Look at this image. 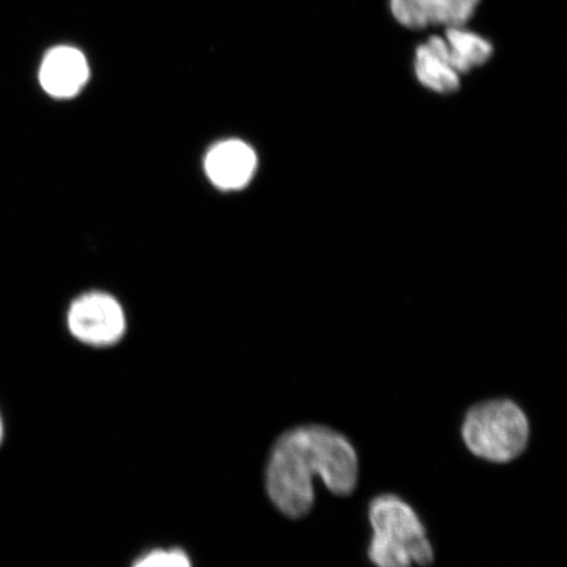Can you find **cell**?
Listing matches in <instances>:
<instances>
[{"instance_id": "cell-1", "label": "cell", "mask_w": 567, "mask_h": 567, "mask_svg": "<svg viewBox=\"0 0 567 567\" xmlns=\"http://www.w3.org/2000/svg\"><path fill=\"white\" fill-rule=\"evenodd\" d=\"M336 495H350L358 482L353 446L323 425H301L282 434L269 455L266 487L279 512L292 519L315 505L313 477Z\"/></svg>"}, {"instance_id": "cell-7", "label": "cell", "mask_w": 567, "mask_h": 567, "mask_svg": "<svg viewBox=\"0 0 567 567\" xmlns=\"http://www.w3.org/2000/svg\"><path fill=\"white\" fill-rule=\"evenodd\" d=\"M414 71L422 86L436 94H453L461 86L460 74L452 66L449 47L441 35H431L416 48Z\"/></svg>"}, {"instance_id": "cell-11", "label": "cell", "mask_w": 567, "mask_h": 567, "mask_svg": "<svg viewBox=\"0 0 567 567\" xmlns=\"http://www.w3.org/2000/svg\"><path fill=\"white\" fill-rule=\"evenodd\" d=\"M132 567H193V563L182 549H157L146 553Z\"/></svg>"}, {"instance_id": "cell-2", "label": "cell", "mask_w": 567, "mask_h": 567, "mask_svg": "<svg viewBox=\"0 0 567 567\" xmlns=\"http://www.w3.org/2000/svg\"><path fill=\"white\" fill-rule=\"evenodd\" d=\"M370 519L374 530L371 563L375 567L430 566L434 551L420 519L408 503L394 495L372 501Z\"/></svg>"}, {"instance_id": "cell-9", "label": "cell", "mask_w": 567, "mask_h": 567, "mask_svg": "<svg viewBox=\"0 0 567 567\" xmlns=\"http://www.w3.org/2000/svg\"><path fill=\"white\" fill-rule=\"evenodd\" d=\"M390 11L410 30H423L434 24V0H390Z\"/></svg>"}, {"instance_id": "cell-10", "label": "cell", "mask_w": 567, "mask_h": 567, "mask_svg": "<svg viewBox=\"0 0 567 567\" xmlns=\"http://www.w3.org/2000/svg\"><path fill=\"white\" fill-rule=\"evenodd\" d=\"M481 0H434V24L464 27L472 19Z\"/></svg>"}, {"instance_id": "cell-8", "label": "cell", "mask_w": 567, "mask_h": 567, "mask_svg": "<svg viewBox=\"0 0 567 567\" xmlns=\"http://www.w3.org/2000/svg\"><path fill=\"white\" fill-rule=\"evenodd\" d=\"M444 40L449 47L452 66L460 75L484 66L494 52L491 41L465 30L464 27L446 28Z\"/></svg>"}, {"instance_id": "cell-4", "label": "cell", "mask_w": 567, "mask_h": 567, "mask_svg": "<svg viewBox=\"0 0 567 567\" xmlns=\"http://www.w3.org/2000/svg\"><path fill=\"white\" fill-rule=\"evenodd\" d=\"M68 324L74 338L94 347L117 343L126 329L123 308L112 296L101 292L76 299L70 307Z\"/></svg>"}, {"instance_id": "cell-3", "label": "cell", "mask_w": 567, "mask_h": 567, "mask_svg": "<svg viewBox=\"0 0 567 567\" xmlns=\"http://www.w3.org/2000/svg\"><path fill=\"white\" fill-rule=\"evenodd\" d=\"M463 436L474 455L493 463H508L526 450L529 424L513 401H488L466 414Z\"/></svg>"}, {"instance_id": "cell-5", "label": "cell", "mask_w": 567, "mask_h": 567, "mask_svg": "<svg viewBox=\"0 0 567 567\" xmlns=\"http://www.w3.org/2000/svg\"><path fill=\"white\" fill-rule=\"evenodd\" d=\"M90 68L86 56L74 47L52 48L42 59L39 80L48 95L74 97L86 86Z\"/></svg>"}, {"instance_id": "cell-12", "label": "cell", "mask_w": 567, "mask_h": 567, "mask_svg": "<svg viewBox=\"0 0 567 567\" xmlns=\"http://www.w3.org/2000/svg\"><path fill=\"white\" fill-rule=\"evenodd\" d=\"M2 439H3V422H2V416H0V443H2Z\"/></svg>"}, {"instance_id": "cell-6", "label": "cell", "mask_w": 567, "mask_h": 567, "mask_svg": "<svg viewBox=\"0 0 567 567\" xmlns=\"http://www.w3.org/2000/svg\"><path fill=\"white\" fill-rule=\"evenodd\" d=\"M254 148L240 140H226L213 146L205 157V173L219 189L234 190L247 186L257 169Z\"/></svg>"}]
</instances>
